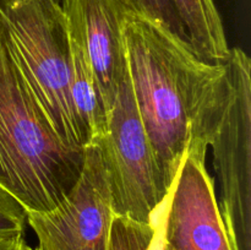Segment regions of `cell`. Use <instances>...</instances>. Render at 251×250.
Wrapping results in <instances>:
<instances>
[{
    "mask_svg": "<svg viewBox=\"0 0 251 250\" xmlns=\"http://www.w3.org/2000/svg\"><path fill=\"white\" fill-rule=\"evenodd\" d=\"M124 38L135 103L172 190L191 134L225 74V64L202 60L188 41L127 6Z\"/></svg>",
    "mask_w": 251,
    "mask_h": 250,
    "instance_id": "1",
    "label": "cell"
},
{
    "mask_svg": "<svg viewBox=\"0 0 251 250\" xmlns=\"http://www.w3.org/2000/svg\"><path fill=\"white\" fill-rule=\"evenodd\" d=\"M83 162L85 149L54 130L0 22V186L26 211L46 212L74 188Z\"/></svg>",
    "mask_w": 251,
    "mask_h": 250,
    "instance_id": "2",
    "label": "cell"
},
{
    "mask_svg": "<svg viewBox=\"0 0 251 250\" xmlns=\"http://www.w3.org/2000/svg\"><path fill=\"white\" fill-rule=\"evenodd\" d=\"M0 22L10 48L58 136L88 146L71 98L70 43L59 0H0Z\"/></svg>",
    "mask_w": 251,
    "mask_h": 250,
    "instance_id": "3",
    "label": "cell"
},
{
    "mask_svg": "<svg viewBox=\"0 0 251 250\" xmlns=\"http://www.w3.org/2000/svg\"><path fill=\"white\" fill-rule=\"evenodd\" d=\"M226 75L211 117L207 146L220 184L217 200L232 250H251V63L230 48Z\"/></svg>",
    "mask_w": 251,
    "mask_h": 250,
    "instance_id": "4",
    "label": "cell"
},
{
    "mask_svg": "<svg viewBox=\"0 0 251 250\" xmlns=\"http://www.w3.org/2000/svg\"><path fill=\"white\" fill-rule=\"evenodd\" d=\"M95 145L107 171L114 216L154 222L172 190L140 118L127 70L108 114L107 131Z\"/></svg>",
    "mask_w": 251,
    "mask_h": 250,
    "instance_id": "5",
    "label": "cell"
},
{
    "mask_svg": "<svg viewBox=\"0 0 251 250\" xmlns=\"http://www.w3.org/2000/svg\"><path fill=\"white\" fill-rule=\"evenodd\" d=\"M113 217L107 171L96 145L85 147L80 178L58 206L27 211L38 250H107Z\"/></svg>",
    "mask_w": 251,
    "mask_h": 250,
    "instance_id": "6",
    "label": "cell"
},
{
    "mask_svg": "<svg viewBox=\"0 0 251 250\" xmlns=\"http://www.w3.org/2000/svg\"><path fill=\"white\" fill-rule=\"evenodd\" d=\"M164 240L173 250H232L205 157L186 151L164 206Z\"/></svg>",
    "mask_w": 251,
    "mask_h": 250,
    "instance_id": "7",
    "label": "cell"
},
{
    "mask_svg": "<svg viewBox=\"0 0 251 250\" xmlns=\"http://www.w3.org/2000/svg\"><path fill=\"white\" fill-rule=\"evenodd\" d=\"M69 36L85 51L107 117L127 70L122 0H61Z\"/></svg>",
    "mask_w": 251,
    "mask_h": 250,
    "instance_id": "8",
    "label": "cell"
},
{
    "mask_svg": "<svg viewBox=\"0 0 251 250\" xmlns=\"http://www.w3.org/2000/svg\"><path fill=\"white\" fill-rule=\"evenodd\" d=\"M199 58L211 64H223L229 56L225 27L213 0H173Z\"/></svg>",
    "mask_w": 251,
    "mask_h": 250,
    "instance_id": "9",
    "label": "cell"
},
{
    "mask_svg": "<svg viewBox=\"0 0 251 250\" xmlns=\"http://www.w3.org/2000/svg\"><path fill=\"white\" fill-rule=\"evenodd\" d=\"M71 65V98L76 114L85 129L88 146L95 145L107 131V112L85 51L69 36Z\"/></svg>",
    "mask_w": 251,
    "mask_h": 250,
    "instance_id": "10",
    "label": "cell"
},
{
    "mask_svg": "<svg viewBox=\"0 0 251 250\" xmlns=\"http://www.w3.org/2000/svg\"><path fill=\"white\" fill-rule=\"evenodd\" d=\"M154 233L156 220L146 223L114 216L110 225L107 250H149Z\"/></svg>",
    "mask_w": 251,
    "mask_h": 250,
    "instance_id": "11",
    "label": "cell"
},
{
    "mask_svg": "<svg viewBox=\"0 0 251 250\" xmlns=\"http://www.w3.org/2000/svg\"><path fill=\"white\" fill-rule=\"evenodd\" d=\"M122 1L136 14L166 27L172 33L189 42L186 29L179 17L173 0H122Z\"/></svg>",
    "mask_w": 251,
    "mask_h": 250,
    "instance_id": "12",
    "label": "cell"
},
{
    "mask_svg": "<svg viewBox=\"0 0 251 250\" xmlns=\"http://www.w3.org/2000/svg\"><path fill=\"white\" fill-rule=\"evenodd\" d=\"M26 223V208L0 186V238L24 235Z\"/></svg>",
    "mask_w": 251,
    "mask_h": 250,
    "instance_id": "13",
    "label": "cell"
},
{
    "mask_svg": "<svg viewBox=\"0 0 251 250\" xmlns=\"http://www.w3.org/2000/svg\"><path fill=\"white\" fill-rule=\"evenodd\" d=\"M166 206V203H164ZM164 206L162 207L161 212L158 213L156 218V233H154V238L152 240L151 245H150L149 250H173L169 245H167L166 240H164V233H163V221H164Z\"/></svg>",
    "mask_w": 251,
    "mask_h": 250,
    "instance_id": "14",
    "label": "cell"
},
{
    "mask_svg": "<svg viewBox=\"0 0 251 250\" xmlns=\"http://www.w3.org/2000/svg\"><path fill=\"white\" fill-rule=\"evenodd\" d=\"M26 245L24 235L10 238H0V250H24Z\"/></svg>",
    "mask_w": 251,
    "mask_h": 250,
    "instance_id": "15",
    "label": "cell"
},
{
    "mask_svg": "<svg viewBox=\"0 0 251 250\" xmlns=\"http://www.w3.org/2000/svg\"><path fill=\"white\" fill-rule=\"evenodd\" d=\"M24 250H38L36 248V249H34V248H32V247H29V245H27V243H26V245H25L24 247Z\"/></svg>",
    "mask_w": 251,
    "mask_h": 250,
    "instance_id": "16",
    "label": "cell"
},
{
    "mask_svg": "<svg viewBox=\"0 0 251 250\" xmlns=\"http://www.w3.org/2000/svg\"><path fill=\"white\" fill-rule=\"evenodd\" d=\"M59 2H60V4H61V0H59Z\"/></svg>",
    "mask_w": 251,
    "mask_h": 250,
    "instance_id": "17",
    "label": "cell"
}]
</instances>
